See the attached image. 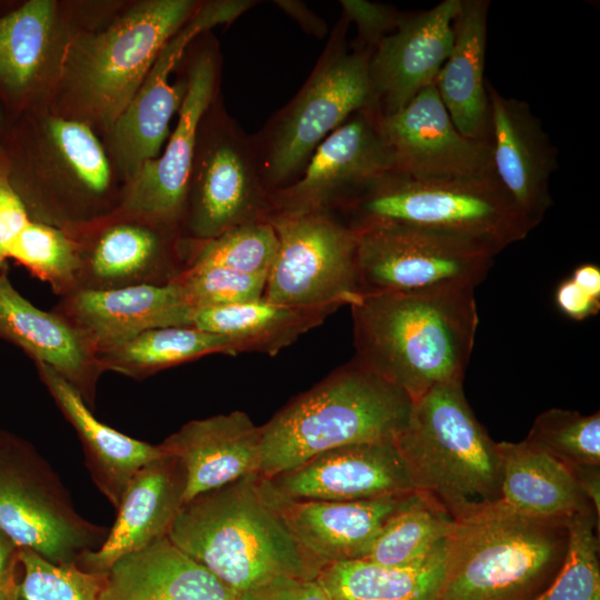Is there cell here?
I'll return each instance as SVG.
<instances>
[{
    "label": "cell",
    "mask_w": 600,
    "mask_h": 600,
    "mask_svg": "<svg viewBox=\"0 0 600 600\" xmlns=\"http://www.w3.org/2000/svg\"><path fill=\"white\" fill-rule=\"evenodd\" d=\"M474 288L361 296L350 306L356 358L412 401L462 382L479 322Z\"/></svg>",
    "instance_id": "6da1fadb"
},
{
    "label": "cell",
    "mask_w": 600,
    "mask_h": 600,
    "mask_svg": "<svg viewBox=\"0 0 600 600\" xmlns=\"http://www.w3.org/2000/svg\"><path fill=\"white\" fill-rule=\"evenodd\" d=\"M168 538L233 593L279 577L316 579L321 569L270 502L259 474L184 502Z\"/></svg>",
    "instance_id": "7a4b0ae2"
},
{
    "label": "cell",
    "mask_w": 600,
    "mask_h": 600,
    "mask_svg": "<svg viewBox=\"0 0 600 600\" xmlns=\"http://www.w3.org/2000/svg\"><path fill=\"white\" fill-rule=\"evenodd\" d=\"M412 403L402 389L354 357L260 426L259 476L271 478L339 447L394 442Z\"/></svg>",
    "instance_id": "3957f363"
},
{
    "label": "cell",
    "mask_w": 600,
    "mask_h": 600,
    "mask_svg": "<svg viewBox=\"0 0 600 600\" xmlns=\"http://www.w3.org/2000/svg\"><path fill=\"white\" fill-rule=\"evenodd\" d=\"M394 443L414 490L456 521L500 501L497 442L474 417L462 382L439 384L413 401Z\"/></svg>",
    "instance_id": "277c9868"
},
{
    "label": "cell",
    "mask_w": 600,
    "mask_h": 600,
    "mask_svg": "<svg viewBox=\"0 0 600 600\" xmlns=\"http://www.w3.org/2000/svg\"><path fill=\"white\" fill-rule=\"evenodd\" d=\"M567 543V519L486 507L454 522L438 600H531L559 571Z\"/></svg>",
    "instance_id": "5b68a950"
},
{
    "label": "cell",
    "mask_w": 600,
    "mask_h": 600,
    "mask_svg": "<svg viewBox=\"0 0 600 600\" xmlns=\"http://www.w3.org/2000/svg\"><path fill=\"white\" fill-rule=\"evenodd\" d=\"M347 203L356 218L351 228L402 224L466 238L496 254L531 231L494 176L413 178L392 172Z\"/></svg>",
    "instance_id": "8992f818"
},
{
    "label": "cell",
    "mask_w": 600,
    "mask_h": 600,
    "mask_svg": "<svg viewBox=\"0 0 600 600\" xmlns=\"http://www.w3.org/2000/svg\"><path fill=\"white\" fill-rule=\"evenodd\" d=\"M196 8L190 0L143 1L104 31L80 40L68 68L84 110L112 127Z\"/></svg>",
    "instance_id": "52a82bcc"
},
{
    "label": "cell",
    "mask_w": 600,
    "mask_h": 600,
    "mask_svg": "<svg viewBox=\"0 0 600 600\" xmlns=\"http://www.w3.org/2000/svg\"><path fill=\"white\" fill-rule=\"evenodd\" d=\"M0 529L19 548L56 564L77 563L108 529L83 518L50 463L24 439L0 430Z\"/></svg>",
    "instance_id": "ba28073f"
},
{
    "label": "cell",
    "mask_w": 600,
    "mask_h": 600,
    "mask_svg": "<svg viewBox=\"0 0 600 600\" xmlns=\"http://www.w3.org/2000/svg\"><path fill=\"white\" fill-rule=\"evenodd\" d=\"M352 229L360 297L477 287L497 256L466 238L402 224L370 223Z\"/></svg>",
    "instance_id": "9c48e42d"
},
{
    "label": "cell",
    "mask_w": 600,
    "mask_h": 600,
    "mask_svg": "<svg viewBox=\"0 0 600 600\" xmlns=\"http://www.w3.org/2000/svg\"><path fill=\"white\" fill-rule=\"evenodd\" d=\"M278 251L267 277L263 299L301 308L351 306L360 298L356 231L326 211L269 218Z\"/></svg>",
    "instance_id": "30bf717a"
},
{
    "label": "cell",
    "mask_w": 600,
    "mask_h": 600,
    "mask_svg": "<svg viewBox=\"0 0 600 600\" xmlns=\"http://www.w3.org/2000/svg\"><path fill=\"white\" fill-rule=\"evenodd\" d=\"M372 50H340L317 69L274 133L267 162L271 182L297 172L327 134L351 116L377 109L370 78Z\"/></svg>",
    "instance_id": "8fae6325"
},
{
    "label": "cell",
    "mask_w": 600,
    "mask_h": 600,
    "mask_svg": "<svg viewBox=\"0 0 600 600\" xmlns=\"http://www.w3.org/2000/svg\"><path fill=\"white\" fill-rule=\"evenodd\" d=\"M394 170L378 110L359 111L316 148L296 183L270 198L273 213L326 211L336 202H349Z\"/></svg>",
    "instance_id": "7c38bea8"
},
{
    "label": "cell",
    "mask_w": 600,
    "mask_h": 600,
    "mask_svg": "<svg viewBox=\"0 0 600 600\" xmlns=\"http://www.w3.org/2000/svg\"><path fill=\"white\" fill-rule=\"evenodd\" d=\"M379 128L392 151L396 173L413 178L494 176L490 142L467 138L456 128L434 84L402 109L379 114Z\"/></svg>",
    "instance_id": "4fadbf2b"
},
{
    "label": "cell",
    "mask_w": 600,
    "mask_h": 600,
    "mask_svg": "<svg viewBox=\"0 0 600 600\" xmlns=\"http://www.w3.org/2000/svg\"><path fill=\"white\" fill-rule=\"evenodd\" d=\"M249 4L248 1L206 4L164 44L138 92L112 126L117 158L130 178L144 162L158 158L168 137L169 122L182 104L187 84L171 86L169 76L189 42L204 30L232 21Z\"/></svg>",
    "instance_id": "5bb4252c"
},
{
    "label": "cell",
    "mask_w": 600,
    "mask_h": 600,
    "mask_svg": "<svg viewBox=\"0 0 600 600\" xmlns=\"http://www.w3.org/2000/svg\"><path fill=\"white\" fill-rule=\"evenodd\" d=\"M486 89L494 176L532 230L552 204L557 149L526 101L504 97L490 82Z\"/></svg>",
    "instance_id": "9a60e30c"
},
{
    "label": "cell",
    "mask_w": 600,
    "mask_h": 600,
    "mask_svg": "<svg viewBox=\"0 0 600 600\" xmlns=\"http://www.w3.org/2000/svg\"><path fill=\"white\" fill-rule=\"evenodd\" d=\"M460 4L461 0H443L427 11L406 14L373 48L370 78L380 116L402 109L434 84L452 48Z\"/></svg>",
    "instance_id": "2e32d148"
},
{
    "label": "cell",
    "mask_w": 600,
    "mask_h": 600,
    "mask_svg": "<svg viewBox=\"0 0 600 600\" xmlns=\"http://www.w3.org/2000/svg\"><path fill=\"white\" fill-rule=\"evenodd\" d=\"M264 479L294 500L353 501L414 491L394 442L334 448Z\"/></svg>",
    "instance_id": "e0dca14e"
},
{
    "label": "cell",
    "mask_w": 600,
    "mask_h": 600,
    "mask_svg": "<svg viewBox=\"0 0 600 600\" xmlns=\"http://www.w3.org/2000/svg\"><path fill=\"white\" fill-rule=\"evenodd\" d=\"M216 67L209 56L191 67L177 127L161 157L144 162L131 178L121 210L152 223H171L183 211L197 131L213 93Z\"/></svg>",
    "instance_id": "ac0fdd59"
},
{
    "label": "cell",
    "mask_w": 600,
    "mask_h": 600,
    "mask_svg": "<svg viewBox=\"0 0 600 600\" xmlns=\"http://www.w3.org/2000/svg\"><path fill=\"white\" fill-rule=\"evenodd\" d=\"M52 311L79 332L96 356L150 329L191 326L194 312L174 282L78 290L61 297Z\"/></svg>",
    "instance_id": "d6986e66"
},
{
    "label": "cell",
    "mask_w": 600,
    "mask_h": 600,
    "mask_svg": "<svg viewBox=\"0 0 600 600\" xmlns=\"http://www.w3.org/2000/svg\"><path fill=\"white\" fill-rule=\"evenodd\" d=\"M262 482L292 536L321 568L364 558L388 521L416 492L353 501L294 500L274 492L264 478Z\"/></svg>",
    "instance_id": "ffe728a7"
},
{
    "label": "cell",
    "mask_w": 600,
    "mask_h": 600,
    "mask_svg": "<svg viewBox=\"0 0 600 600\" xmlns=\"http://www.w3.org/2000/svg\"><path fill=\"white\" fill-rule=\"evenodd\" d=\"M184 489L186 472L177 458L164 454L142 467L126 487L101 546L81 554L77 564L107 572L119 559L168 537L183 504Z\"/></svg>",
    "instance_id": "44dd1931"
},
{
    "label": "cell",
    "mask_w": 600,
    "mask_h": 600,
    "mask_svg": "<svg viewBox=\"0 0 600 600\" xmlns=\"http://www.w3.org/2000/svg\"><path fill=\"white\" fill-rule=\"evenodd\" d=\"M159 446L184 469L183 503L261 469V428L240 410L191 420Z\"/></svg>",
    "instance_id": "7402d4cb"
},
{
    "label": "cell",
    "mask_w": 600,
    "mask_h": 600,
    "mask_svg": "<svg viewBox=\"0 0 600 600\" xmlns=\"http://www.w3.org/2000/svg\"><path fill=\"white\" fill-rule=\"evenodd\" d=\"M0 338L21 348L33 362L51 367L89 408L94 406L97 383L104 372L96 353L63 318L21 296L4 268L0 271Z\"/></svg>",
    "instance_id": "603a6c76"
},
{
    "label": "cell",
    "mask_w": 600,
    "mask_h": 600,
    "mask_svg": "<svg viewBox=\"0 0 600 600\" xmlns=\"http://www.w3.org/2000/svg\"><path fill=\"white\" fill-rule=\"evenodd\" d=\"M34 366L41 382L77 432L92 481L117 509L133 476L166 453L159 444L137 440L99 421L80 393L57 371L41 362Z\"/></svg>",
    "instance_id": "cb8c5ba5"
},
{
    "label": "cell",
    "mask_w": 600,
    "mask_h": 600,
    "mask_svg": "<svg viewBox=\"0 0 600 600\" xmlns=\"http://www.w3.org/2000/svg\"><path fill=\"white\" fill-rule=\"evenodd\" d=\"M149 223L109 224L88 246L74 239L80 256L78 290L171 283L184 264L169 253Z\"/></svg>",
    "instance_id": "d4e9b609"
},
{
    "label": "cell",
    "mask_w": 600,
    "mask_h": 600,
    "mask_svg": "<svg viewBox=\"0 0 600 600\" xmlns=\"http://www.w3.org/2000/svg\"><path fill=\"white\" fill-rule=\"evenodd\" d=\"M100 600H234V593L164 537L119 559Z\"/></svg>",
    "instance_id": "484cf974"
},
{
    "label": "cell",
    "mask_w": 600,
    "mask_h": 600,
    "mask_svg": "<svg viewBox=\"0 0 600 600\" xmlns=\"http://www.w3.org/2000/svg\"><path fill=\"white\" fill-rule=\"evenodd\" d=\"M489 0H461L453 43L434 86L456 128L489 141V103L483 77Z\"/></svg>",
    "instance_id": "4316f807"
},
{
    "label": "cell",
    "mask_w": 600,
    "mask_h": 600,
    "mask_svg": "<svg viewBox=\"0 0 600 600\" xmlns=\"http://www.w3.org/2000/svg\"><path fill=\"white\" fill-rule=\"evenodd\" d=\"M272 213L271 199L260 189L238 143L212 148L203 161L190 216L194 237L208 240L237 226L269 221Z\"/></svg>",
    "instance_id": "83f0119b"
},
{
    "label": "cell",
    "mask_w": 600,
    "mask_h": 600,
    "mask_svg": "<svg viewBox=\"0 0 600 600\" xmlns=\"http://www.w3.org/2000/svg\"><path fill=\"white\" fill-rule=\"evenodd\" d=\"M497 448L503 507L530 517L568 519L591 506L572 471L542 448L527 439L497 442Z\"/></svg>",
    "instance_id": "f1b7e54d"
},
{
    "label": "cell",
    "mask_w": 600,
    "mask_h": 600,
    "mask_svg": "<svg viewBox=\"0 0 600 600\" xmlns=\"http://www.w3.org/2000/svg\"><path fill=\"white\" fill-rule=\"evenodd\" d=\"M447 541L412 566L389 567L366 559L332 562L320 569L316 580L329 600H438Z\"/></svg>",
    "instance_id": "f546056e"
},
{
    "label": "cell",
    "mask_w": 600,
    "mask_h": 600,
    "mask_svg": "<svg viewBox=\"0 0 600 600\" xmlns=\"http://www.w3.org/2000/svg\"><path fill=\"white\" fill-rule=\"evenodd\" d=\"M334 308H301L263 298L228 307L196 310L192 327L231 338L241 352L274 356L321 324Z\"/></svg>",
    "instance_id": "4dcf8cb0"
},
{
    "label": "cell",
    "mask_w": 600,
    "mask_h": 600,
    "mask_svg": "<svg viewBox=\"0 0 600 600\" xmlns=\"http://www.w3.org/2000/svg\"><path fill=\"white\" fill-rule=\"evenodd\" d=\"M54 3L30 0L0 17V94L22 106L40 81L51 42Z\"/></svg>",
    "instance_id": "1f68e13d"
},
{
    "label": "cell",
    "mask_w": 600,
    "mask_h": 600,
    "mask_svg": "<svg viewBox=\"0 0 600 600\" xmlns=\"http://www.w3.org/2000/svg\"><path fill=\"white\" fill-rule=\"evenodd\" d=\"M213 353L236 356L240 351L229 337L183 326L143 331L119 346L97 353V358L103 371L142 379Z\"/></svg>",
    "instance_id": "d6a6232c"
},
{
    "label": "cell",
    "mask_w": 600,
    "mask_h": 600,
    "mask_svg": "<svg viewBox=\"0 0 600 600\" xmlns=\"http://www.w3.org/2000/svg\"><path fill=\"white\" fill-rule=\"evenodd\" d=\"M454 522L441 506L416 491L388 521L362 559L389 567L421 562L448 539Z\"/></svg>",
    "instance_id": "836d02e7"
},
{
    "label": "cell",
    "mask_w": 600,
    "mask_h": 600,
    "mask_svg": "<svg viewBox=\"0 0 600 600\" xmlns=\"http://www.w3.org/2000/svg\"><path fill=\"white\" fill-rule=\"evenodd\" d=\"M7 258L26 267L60 297L78 290V243L59 227L31 220L9 244Z\"/></svg>",
    "instance_id": "e575fe53"
},
{
    "label": "cell",
    "mask_w": 600,
    "mask_h": 600,
    "mask_svg": "<svg viewBox=\"0 0 600 600\" xmlns=\"http://www.w3.org/2000/svg\"><path fill=\"white\" fill-rule=\"evenodd\" d=\"M568 543L550 584L531 600H600L599 518L589 506L567 519Z\"/></svg>",
    "instance_id": "d590c367"
},
{
    "label": "cell",
    "mask_w": 600,
    "mask_h": 600,
    "mask_svg": "<svg viewBox=\"0 0 600 600\" xmlns=\"http://www.w3.org/2000/svg\"><path fill=\"white\" fill-rule=\"evenodd\" d=\"M278 237L269 221H256L231 228L219 236L198 240L184 260V269L217 266L268 277L278 251Z\"/></svg>",
    "instance_id": "8d00e7d4"
},
{
    "label": "cell",
    "mask_w": 600,
    "mask_h": 600,
    "mask_svg": "<svg viewBox=\"0 0 600 600\" xmlns=\"http://www.w3.org/2000/svg\"><path fill=\"white\" fill-rule=\"evenodd\" d=\"M569 469L600 466V414L552 408L540 413L526 438Z\"/></svg>",
    "instance_id": "74e56055"
},
{
    "label": "cell",
    "mask_w": 600,
    "mask_h": 600,
    "mask_svg": "<svg viewBox=\"0 0 600 600\" xmlns=\"http://www.w3.org/2000/svg\"><path fill=\"white\" fill-rule=\"evenodd\" d=\"M18 567L19 600H100L107 583V572L56 564L28 548L19 549Z\"/></svg>",
    "instance_id": "f35d334b"
},
{
    "label": "cell",
    "mask_w": 600,
    "mask_h": 600,
    "mask_svg": "<svg viewBox=\"0 0 600 600\" xmlns=\"http://www.w3.org/2000/svg\"><path fill=\"white\" fill-rule=\"evenodd\" d=\"M196 311L247 303L263 297L267 277L217 266L188 267L172 281Z\"/></svg>",
    "instance_id": "ab89813d"
},
{
    "label": "cell",
    "mask_w": 600,
    "mask_h": 600,
    "mask_svg": "<svg viewBox=\"0 0 600 600\" xmlns=\"http://www.w3.org/2000/svg\"><path fill=\"white\" fill-rule=\"evenodd\" d=\"M46 132L84 193L92 200L102 197L110 184V168L91 129L80 121L54 118L47 121Z\"/></svg>",
    "instance_id": "60d3db41"
},
{
    "label": "cell",
    "mask_w": 600,
    "mask_h": 600,
    "mask_svg": "<svg viewBox=\"0 0 600 600\" xmlns=\"http://www.w3.org/2000/svg\"><path fill=\"white\" fill-rule=\"evenodd\" d=\"M341 3L347 17L357 24L361 38L370 49L393 32L406 16L381 3L363 0H344Z\"/></svg>",
    "instance_id": "b9f144b4"
},
{
    "label": "cell",
    "mask_w": 600,
    "mask_h": 600,
    "mask_svg": "<svg viewBox=\"0 0 600 600\" xmlns=\"http://www.w3.org/2000/svg\"><path fill=\"white\" fill-rule=\"evenodd\" d=\"M234 600H329L316 579L279 577L246 591Z\"/></svg>",
    "instance_id": "7bdbcfd3"
},
{
    "label": "cell",
    "mask_w": 600,
    "mask_h": 600,
    "mask_svg": "<svg viewBox=\"0 0 600 600\" xmlns=\"http://www.w3.org/2000/svg\"><path fill=\"white\" fill-rule=\"evenodd\" d=\"M30 221L22 199L0 170V261L4 262L9 244Z\"/></svg>",
    "instance_id": "ee69618b"
},
{
    "label": "cell",
    "mask_w": 600,
    "mask_h": 600,
    "mask_svg": "<svg viewBox=\"0 0 600 600\" xmlns=\"http://www.w3.org/2000/svg\"><path fill=\"white\" fill-rule=\"evenodd\" d=\"M556 303L567 317L580 321L598 313L600 301L590 297L568 278L556 290Z\"/></svg>",
    "instance_id": "f6af8a7d"
},
{
    "label": "cell",
    "mask_w": 600,
    "mask_h": 600,
    "mask_svg": "<svg viewBox=\"0 0 600 600\" xmlns=\"http://www.w3.org/2000/svg\"><path fill=\"white\" fill-rule=\"evenodd\" d=\"M600 466H584L570 469L574 479L590 502L598 518H600Z\"/></svg>",
    "instance_id": "bcb514c9"
},
{
    "label": "cell",
    "mask_w": 600,
    "mask_h": 600,
    "mask_svg": "<svg viewBox=\"0 0 600 600\" xmlns=\"http://www.w3.org/2000/svg\"><path fill=\"white\" fill-rule=\"evenodd\" d=\"M590 297L600 301V268L594 263L578 266L570 277Z\"/></svg>",
    "instance_id": "7dc6e473"
},
{
    "label": "cell",
    "mask_w": 600,
    "mask_h": 600,
    "mask_svg": "<svg viewBox=\"0 0 600 600\" xmlns=\"http://www.w3.org/2000/svg\"><path fill=\"white\" fill-rule=\"evenodd\" d=\"M19 549L14 541L0 529V580L17 569Z\"/></svg>",
    "instance_id": "c3c4849f"
},
{
    "label": "cell",
    "mask_w": 600,
    "mask_h": 600,
    "mask_svg": "<svg viewBox=\"0 0 600 600\" xmlns=\"http://www.w3.org/2000/svg\"><path fill=\"white\" fill-rule=\"evenodd\" d=\"M0 600H19L17 569L0 580Z\"/></svg>",
    "instance_id": "681fc988"
},
{
    "label": "cell",
    "mask_w": 600,
    "mask_h": 600,
    "mask_svg": "<svg viewBox=\"0 0 600 600\" xmlns=\"http://www.w3.org/2000/svg\"><path fill=\"white\" fill-rule=\"evenodd\" d=\"M3 124H4L3 112H2V109L0 108V131L3 129Z\"/></svg>",
    "instance_id": "f907efd6"
},
{
    "label": "cell",
    "mask_w": 600,
    "mask_h": 600,
    "mask_svg": "<svg viewBox=\"0 0 600 600\" xmlns=\"http://www.w3.org/2000/svg\"><path fill=\"white\" fill-rule=\"evenodd\" d=\"M4 268V262L0 261V271Z\"/></svg>",
    "instance_id": "816d5d0a"
}]
</instances>
